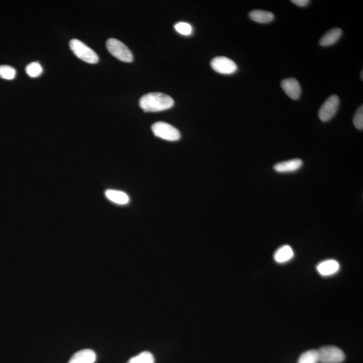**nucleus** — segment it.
<instances>
[{
  "mask_svg": "<svg viewBox=\"0 0 363 363\" xmlns=\"http://www.w3.org/2000/svg\"><path fill=\"white\" fill-rule=\"evenodd\" d=\"M174 104L170 96L160 92L145 94L139 101V106L145 112H160L171 109Z\"/></svg>",
  "mask_w": 363,
  "mask_h": 363,
  "instance_id": "1",
  "label": "nucleus"
},
{
  "mask_svg": "<svg viewBox=\"0 0 363 363\" xmlns=\"http://www.w3.org/2000/svg\"><path fill=\"white\" fill-rule=\"evenodd\" d=\"M70 47L75 56L84 62L90 64L99 62V58L98 55L81 41L78 39H72L70 42Z\"/></svg>",
  "mask_w": 363,
  "mask_h": 363,
  "instance_id": "2",
  "label": "nucleus"
},
{
  "mask_svg": "<svg viewBox=\"0 0 363 363\" xmlns=\"http://www.w3.org/2000/svg\"><path fill=\"white\" fill-rule=\"evenodd\" d=\"M107 48L110 54L121 62L131 63L133 61L132 52L121 41L115 39H109L107 42Z\"/></svg>",
  "mask_w": 363,
  "mask_h": 363,
  "instance_id": "3",
  "label": "nucleus"
},
{
  "mask_svg": "<svg viewBox=\"0 0 363 363\" xmlns=\"http://www.w3.org/2000/svg\"><path fill=\"white\" fill-rule=\"evenodd\" d=\"M152 129L156 137L164 140L176 141L179 140L181 135L176 127L165 122H157L152 125Z\"/></svg>",
  "mask_w": 363,
  "mask_h": 363,
  "instance_id": "4",
  "label": "nucleus"
},
{
  "mask_svg": "<svg viewBox=\"0 0 363 363\" xmlns=\"http://www.w3.org/2000/svg\"><path fill=\"white\" fill-rule=\"evenodd\" d=\"M319 362L342 363L345 360L344 352L336 346H327L321 347L317 350Z\"/></svg>",
  "mask_w": 363,
  "mask_h": 363,
  "instance_id": "5",
  "label": "nucleus"
},
{
  "mask_svg": "<svg viewBox=\"0 0 363 363\" xmlns=\"http://www.w3.org/2000/svg\"><path fill=\"white\" fill-rule=\"evenodd\" d=\"M339 105H340V99L338 96L335 94L329 96L319 109L318 113L319 119L322 122L330 121L336 114Z\"/></svg>",
  "mask_w": 363,
  "mask_h": 363,
  "instance_id": "6",
  "label": "nucleus"
},
{
  "mask_svg": "<svg viewBox=\"0 0 363 363\" xmlns=\"http://www.w3.org/2000/svg\"><path fill=\"white\" fill-rule=\"evenodd\" d=\"M211 68L219 74L231 75L237 72L236 64L226 57H217L211 62Z\"/></svg>",
  "mask_w": 363,
  "mask_h": 363,
  "instance_id": "7",
  "label": "nucleus"
},
{
  "mask_svg": "<svg viewBox=\"0 0 363 363\" xmlns=\"http://www.w3.org/2000/svg\"><path fill=\"white\" fill-rule=\"evenodd\" d=\"M281 87L286 95L291 99L298 100L301 96V86L295 78H288L282 80Z\"/></svg>",
  "mask_w": 363,
  "mask_h": 363,
  "instance_id": "8",
  "label": "nucleus"
},
{
  "mask_svg": "<svg viewBox=\"0 0 363 363\" xmlns=\"http://www.w3.org/2000/svg\"><path fill=\"white\" fill-rule=\"evenodd\" d=\"M303 166V162L300 159H293L279 162L274 166V170L278 173H290L297 171Z\"/></svg>",
  "mask_w": 363,
  "mask_h": 363,
  "instance_id": "9",
  "label": "nucleus"
},
{
  "mask_svg": "<svg viewBox=\"0 0 363 363\" xmlns=\"http://www.w3.org/2000/svg\"><path fill=\"white\" fill-rule=\"evenodd\" d=\"M340 269V264L335 260H327L319 263L317 270L321 276H328L336 273Z\"/></svg>",
  "mask_w": 363,
  "mask_h": 363,
  "instance_id": "10",
  "label": "nucleus"
},
{
  "mask_svg": "<svg viewBox=\"0 0 363 363\" xmlns=\"http://www.w3.org/2000/svg\"><path fill=\"white\" fill-rule=\"evenodd\" d=\"M96 354L91 349H84L73 355L68 363H94Z\"/></svg>",
  "mask_w": 363,
  "mask_h": 363,
  "instance_id": "11",
  "label": "nucleus"
},
{
  "mask_svg": "<svg viewBox=\"0 0 363 363\" xmlns=\"http://www.w3.org/2000/svg\"><path fill=\"white\" fill-rule=\"evenodd\" d=\"M342 35V31L340 29H331L323 35L319 40V44L323 47L330 46V45L335 44L340 39Z\"/></svg>",
  "mask_w": 363,
  "mask_h": 363,
  "instance_id": "12",
  "label": "nucleus"
},
{
  "mask_svg": "<svg viewBox=\"0 0 363 363\" xmlns=\"http://www.w3.org/2000/svg\"><path fill=\"white\" fill-rule=\"evenodd\" d=\"M249 17L252 21L260 24H268L274 21V16L270 12L255 10L250 12Z\"/></svg>",
  "mask_w": 363,
  "mask_h": 363,
  "instance_id": "13",
  "label": "nucleus"
},
{
  "mask_svg": "<svg viewBox=\"0 0 363 363\" xmlns=\"http://www.w3.org/2000/svg\"><path fill=\"white\" fill-rule=\"evenodd\" d=\"M105 195L108 199L118 205H126L129 202V196L125 192L120 190H107Z\"/></svg>",
  "mask_w": 363,
  "mask_h": 363,
  "instance_id": "14",
  "label": "nucleus"
},
{
  "mask_svg": "<svg viewBox=\"0 0 363 363\" xmlns=\"http://www.w3.org/2000/svg\"><path fill=\"white\" fill-rule=\"evenodd\" d=\"M294 252L291 247L288 245L280 247L274 253V259L276 262L285 263L293 258Z\"/></svg>",
  "mask_w": 363,
  "mask_h": 363,
  "instance_id": "15",
  "label": "nucleus"
},
{
  "mask_svg": "<svg viewBox=\"0 0 363 363\" xmlns=\"http://www.w3.org/2000/svg\"><path fill=\"white\" fill-rule=\"evenodd\" d=\"M318 352L316 350H309L303 352L298 359L297 363H318Z\"/></svg>",
  "mask_w": 363,
  "mask_h": 363,
  "instance_id": "16",
  "label": "nucleus"
},
{
  "mask_svg": "<svg viewBox=\"0 0 363 363\" xmlns=\"http://www.w3.org/2000/svg\"><path fill=\"white\" fill-rule=\"evenodd\" d=\"M155 359L152 353L145 351L133 357L127 363H154Z\"/></svg>",
  "mask_w": 363,
  "mask_h": 363,
  "instance_id": "17",
  "label": "nucleus"
},
{
  "mask_svg": "<svg viewBox=\"0 0 363 363\" xmlns=\"http://www.w3.org/2000/svg\"><path fill=\"white\" fill-rule=\"evenodd\" d=\"M17 75V71L13 67L9 66H0V78L3 79L12 80L15 79Z\"/></svg>",
  "mask_w": 363,
  "mask_h": 363,
  "instance_id": "18",
  "label": "nucleus"
},
{
  "mask_svg": "<svg viewBox=\"0 0 363 363\" xmlns=\"http://www.w3.org/2000/svg\"><path fill=\"white\" fill-rule=\"evenodd\" d=\"M26 72L31 78H37L43 73V68L37 62H33L26 67Z\"/></svg>",
  "mask_w": 363,
  "mask_h": 363,
  "instance_id": "19",
  "label": "nucleus"
},
{
  "mask_svg": "<svg viewBox=\"0 0 363 363\" xmlns=\"http://www.w3.org/2000/svg\"><path fill=\"white\" fill-rule=\"evenodd\" d=\"M353 123L354 127L358 130H362L363 129V107L361 105L357 110L353 118Z\"/></svg>",
  "mask_w": 363,
  "mask_h": 363,
  "instance_id": "20",
  "label": "nucleus"
},
{
  "mask_svg": "<svg viewBox=\"0 0 363 363\" xmlns=\"http://www.w3.org/2000/svg\"><path fill=\"white\" fill-rule=\"evenodd\" d=\"M174 27H175L176 31H177L178 33H180V34L186 35H186H190L192 34V28L189 24L181 22V23L176 24Z\"/></svg>",
  "mask_w": 363,
  "mask_h": 363,
  "instance_id": "21",
  "label": "nucleus"
},
{
  "mask_svg": "<svg viewBox=\"0 0 363 363\" xmlns=\"http://www.w3.org/2000/svg\"><path fill=\"white\" fill-rule=\"evenodd\" d=\"M292 3L297 5L299 7H305L306 6L309 5L310 1L309 0H292Z\"/></svg>",
  "mask_w": 363,
  "mask_h": 363,
  "instance_id": "22",
  "label": "nucleus"
},
{
  "mask_svg": "<svg viewBox=\"0 0 363 363\" xmlns=\"http://www.w3.org/2000/svg\"><path fill=\"white\" fill-rule=\"evenodd\" d=\"M362 74H363V72L362 71V72H361V79H362V80H363Z\"/></svg>",
  "mask_w": 363,
  "mask_h": 363,
  "instance_id": "23",
  "label": "nucleus"
}]
</instances>
